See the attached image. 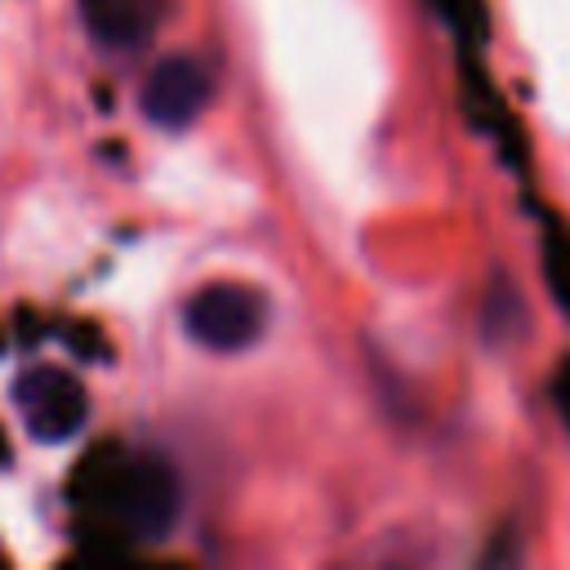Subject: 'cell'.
Masks as SVG:
<instances>
[{"instance_id": "cell-4", "label": "cell", "mask_w": 570, "mask_h": 570, "mask_svg": "<svg viewBox=\"0 0 570 570\" xmlns=\"http://www.w3.org/2000/svg\"><path fill=\"white\" fill-rule=\"evenodd\" d=\"M174 517V481L160 463H147L142 468V485H138V503H134V521L147 530V534H160Z\"/></svg>"}, {"instance_id": "cell-3", "label": "cell", "mask_w": 570, "mask_h": 570, "mask_svg": "<svg viewBox=\"0 0 570 570\" xmlns=\"http://www.w3.org/2000/svg\"><path fill=\"white\" fill-rule=\"evenodd\" d=\"M214 94V76L196 53H169L160 58L142 89H138V107L156 129H187Z\"/></svg>"}, {"instance_id": "cell-2", "label": "cell", "mask_w": 570, "mask_h": 570, "mask_svg": "<svg viewBox=\"0 0 570 570\" xmlns=\"http://www.w3.org/2000/svg\"><path fill=\"white\" fill-rule=\"evenodd\" d=\"M9 401H13L27 436L40 441V445L71 441L85 428V419H89V396H85L80 379H71L58 365H27V370H18V379L9 387Z\"/></svg>"}, {"instance_id": "cell-1", "label": "cell", "mask_w": 570, "mask_h": 570, "mask_svg": "<svg viewBox=\"0 0 570 570\" xmlns=\"http://www.w3.org/2000/svg\"><path fill=\"white\" fill-rule=\"evenodd\" d=\"M263 330H267V298L245 281H209L183 298V334L214 356L254 347Z\"/></svg>"}]
</instances>
